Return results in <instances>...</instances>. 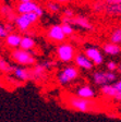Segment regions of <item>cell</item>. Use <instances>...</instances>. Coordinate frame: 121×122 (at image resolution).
<instances>
[{
  "label": "cell",
  "instance_id": "obj_34",
  "mask_svg": "<svg viewBox=\"0 0 121 122\" xmlns=\"http://www.w3.org/2000/svg\"><path fill=\"white\" fill-rule=\"evenodd\" d=\"M19 2H28V1H32V0H18Z\"/></svg>",
  "mask_w": 121,
  "mask_h": 122
},
{
  "label": "cell",
  "instance_id": "obj_22",
  "mask_svg": "<svg viewBox=\"0 0 121 122\" xmlns=\"http://www.w3.org/2000/svg\"><path fill=\"white\" fill-rule=\"evenodd\" d=\"M106 5L107 3L105 2V0H96V1H94L93 5H92V10L95 13H104Z\"/></svg>",
  "mask_w": 121,
  "mask_h": 122
},
{
  "label": "cell",
  "instance_id": "obj_14",
  "mask_svg": "<svg viewBox=\"0 0 121 122\" xmlns=\"http://www.w3.org/2000/svg\"><path fill=\"white\" fill-rule=\"evenodd\" d=\"M75 95L82 98L86 99H93L95 97V91L89 85H83V86L79 87L75 92Z\"/></svg>",
  "mask_w": 121,
  "mask_h": 122
},
{
  "label": "cell",
  "instance_id": "obj_23",
  "mask_svg": "<svg viewBox=\"0 0 121 122\" xmlns=\"http://www.w3.org/2000/svg\"><path fill=\"white\" fill-rule=\"evenodd\" d=\"M109 38H110V41H111V43L117 44V45L121 44V27L115 28V30L110 33V36H109Z\"/></svg>",
  "mask_w": 121,
  "mask_h": 122
},
{
  "label": "cell",
  "instance_id": "obj_8",
  "mask_svg": "<svg viewBox=\"0 0 121 122\" xmlns=\"http://www.w3.org/2000/svg\"><path fill=\"white\" fill-rule=\"evenodd\" d=\"M40 5H38L34 1H28V2H19L15 5V11L19 14H26V13L31 12H36L38 8Z\"/></svg>",
  "mask_w": 121,
  "mask_h": 122
},
{
  "label": "cell",
  "instance_id": "obj_15",
  "mask_svg": "<svg viewBox=\"0 0 121 122\" xmlns=\"http://www.w3.org/2000/svg\"><path fill=\"white\" fill-rule=\"evenodd\" d=\"M15 12L16 11L14 9H11L9 5H1V15L7 20V22H11V23L15 22V20L18 18V15H15Z\"/></svg>",
  "mask_w": 121,
  "mask_h": 122
},
{
  "label": "cell",
  "instance_id": "obj_27",
  "mask_svg": "<svg viewBox=\"0 0 121 122\" xmlns=\"http://www.w3.org/2000/svg\"><path fill=\"white\" fill-rule=\"evenodd\" d=\"M118 68H119V66L116 63V62H115V61H109L108 63H107V70H108V71L115 72Z\"/></svg>",
  "mask_w": 121,
  "mask_h": 122
},
{
  "label": "cell",
  "instance_id": "obj_9",
  "mask_svg": "<svg viewBox=\"0 0 121 122\" xmlns=\"http://www.w3.org/2000/svg\"><path fill=\"white\" fill-rule=\"evenodd\" d=\"M85 55L95 66H100L104 62V56L101 55L100 50L95 47H89L85 50Z\"/></svg>",
  "mask_w": 121,
  "mask_h": 122
},
{
  "label": "cell",
  "instance_id": "obj_21",
  "mask_svg": "<svg viewBox=\"0 0 121 122\" xmlns=\"http://www.w3.org/2000/svg\"><path fill=\"white\" fill-rule=\"evenodd\" d=\"M15 68H16V66H11L8 61H5V59L1 57V59H0V70H1V73H11V72L13 73Z\"/></svg>",
  "mask_w": 121,
  "mask_h": 122
},
{
  "label": "cell",
  "instance_id": "obj_3",
  "mask_svg": "<svg viewBox=\"0 0 121 122\" xmlns=\"http://www.w3.org/2000/svg\"><path fill=\"white\" fill-rule=\"evenodd\" d=\"M56 55L59 61L63 62V63H69L72 60L75 59V49L71 44L63 43L59 45L56 49Z\"/></svg>",
  "mask_w": 121,
  "mask_h": 122
},
{
  "label": "cell",
  "instance_id": "obj_31",
  "mask_svg": "<svg viewBox=\"0 0 121 122\" xmlns=\"http://www.w3.org/2000/svg\"><path fill=\"white\" fill-rule=\"evenodd\" d=\"M105 2L108 5H114V3H121V0H105Z\"/></svg>",
  "mask_w": 121,
  "mask_h": 122
},
{
  "label": "cell",
  "instance_id": "obj_33",
  "mask_svg": "<svg viewBox=\"0 0 121 122\" xmlns=\"http://www.w3.org/2000/svg\"><path fill=\"white\" fill-rule=\"evenodd\" d=\"M115 99H117V100H119V102H121V92H119L118 93V95L116 96V98Z\"/></svg>",
  "mask_w": 121,
  "mask_h": 122
},
{
  "label": "cell",
  "instance_id": "obj_12",
  "mask_svg": "<svg viewBox=\"0 0 121 122\" xmlns=\"http://www.w3.org/2000/svg\"><path fill=\"white\" fill-rule=\"evenodd\" d=\"M21 41H22V36L18 33H11L5 38V45L11 49L20 48Z\"/></svg>",
  "mask_w": 121,
  "mask_h": 122
},
{
  "label": "cell",
  "instance_id": "obj_26",
  "mask_svg": "<svg viewBox=\"0 0 121 122\" xmlns=\"http://www.w3.org/2000/svg\"><path fill=\"white\" fill-rule=\"evenodd\" d=\"M9 32H8V30L5 28V24H1L0 25V37L2 38V39H5V38H7V36L9 35Z\"/></svg>",
  "mask_w": 121,
  "mask_h": 122
},
{
  "label": "cell",
  "instance_id": "obj_20",
  "mask_svg": "<svg viewBox=\"0 0 121 122\" xmlns=\"http://www.w3.org/2000/svg\"><path fill=\"white\" fill-rule=\"evenodd\" d=\"M34 47H35V41H34L33 38L30 37V36H23L20 48L30 51V50H32Z\"/></svg>",
  "mask_w": 121,
  "mask_h": 122
},
{
  "label": "cell",
  "instance_id": "obj_6",
  "mask_svg": "<svg viewBox=\"0 0 121 122\" xmlns=\"http://www.w3.org/2000/svg\"><path fill=\"white\" fill-rule=\"evenodd\" d=\"M62 23H70L73 26L75 25L85 30H94V25L91 23V21L88 20L86 16H83V15H74L73 18H64V16H62Z\"/></svg>",
  "mask_w": 121,
  "mask_h": 122
},
{
  "label": "cell",
  "instance_id": "obj_29",
  "mask_svg": "<svg viewBox=\"0 0 121 122\" xmlns=\"http://www.w3.org/2000/svg\"><path fill=\"white\" fill-rule=\"evenodd\" d=\"M13 24H14V23H11V22H7L5 24V28H7L8 30V32H9V33H14V32H13V30H14V26H13Z\"/></svg>",
  "mask_w": 121,
  "mask_h": 122
},
{
  "label": "cell",
  "instance_id": "obj_13",
  "mask_svg": "<svg viewBox=\"0 0 121 122\" xmlns=\"http://www.w3.org/2000/svg\"><path fill=\"white\" fill-rule=\"evenodd\" d=\"M74 62H75V64L78 66L84 69V70H87V71L88 70H92V69L94 68V66H95V64L86 57V55H78V56L75 57V59H74Z\"/></svg>",
  "mask_w": 121,
  "mask_h": 122
},
{
  "label": "cell",
  "instance_id": "obj_17",
  "mask_svg": "<svg viewBox=\"0 0 121 122\" xmlns=\"http://www.w3.org/2000/svg\"><path fill=\"white\" fill-rule=\"evenodd\" d=\"M48 69L44 66V63H38L35 64L34 68L32 69V74H33V79L34 80H42L45 77L46 71Z\"/></svg>",
  "mask_w": 121,
  "mask_h": 122
},
{
  "label": "cell",
  "instance_id": "obj_4",
  "mask_svg": "<svg viewBox=\"0 0 121 122\" xmlns=\"http://www.w3.org/2000/svg\"><path fill=\"white\" fill-rule=\"evenodd\" d=\"M79 76V70L76 69V66H68L66 68L62 69V71L57 75V81L59 82V84L61 85H66L71 82L75 81Z\"/></svg>",
  "mask_w": 121,
  "mask_h": 122
},
{
  "label": "cell",
  "instance_id": "obj_30",
  "mask_svg": "<svg viewBox=\"0 0 121 122\" xmlns=\"http://www.w3.org/2000/svg\"><path fill=\"white\" fill-rule=\"evenodd\" d=\"M53 1H56V2L60 3V5H68V3L71 2H75L78 0H53Z\"/></svg>",
  "mask_w": 121,
  "mask_h": 122
},
{
  "label": "cell",
  "instance_id": "obj_7",
  "mask_svg": "<svg viewBox=\"0 0 121 122\" xmlns=\"http://www.w3.org/2000/svg\"><path fill=\"white\" fill-rule=\"evenodd\" d=\"M47 37L53 41L61 43L67 38V35L63 32L61 24H55L47 30Z\"/></svg>",
  "mask_w": 121,
  "mask_h": 122
},
{
  "label": "cell",
  "instance_id": "obj_35",
  "mask_svg": "<svg viewBox=\"0 0 121 122\" xmlns=\"http://www.w3.org/2000/svg\"><path fill=\"white\" fill-rule=\"evenodd\" d=\"M118 69H119V71L121 72V64H120V66H119V68H118Z\"/></svg>",
  "mask_w": 121,
  "mask_h": 122
},
{
  "label": "cell",
  "instance_id": "obj_2",
  "mask_svg": "<svg viewBox=\"0 0 121 122\" xmlns=\"http://www.w3.org/2000/svg\"><path fill=\"white\" fill-rule=\"evenodd\" d=\"M10 57L15 63L20 64L22 66H35L36 60L33 57V55L27 50H24L22 48H16L12 49L10 53Z\"/></svg>",
  "mask_w": 121,
  "mask_h": 122
},
{
  "label": "cell",
  "instance_id": "obj_19",
  "mask_svg": "<svg viewBox=\"0 0 121 122\" xmlns=\"http://www.w3.org/2000/svg\"><path fill=\"white\" fill-rule=\"evenodd\" d=\"M100 92H101V94H104L107 97H110V98H116V96L119 93V91L116 88V86H115V84H106V85H103V86L100 87Z\"/></svg>",
  "mask_w": 121,
  "mask_h": 122
},
{
  "label": "cell",
  "instance_id": "obj_16",
  "mask_svg": "<svg viewBox=\"0 0 121 122\" xmlns=\"http://www.w3.org/2000/svg\"><path fill=\"white\" fill-rule=\"evenodd\" d=\"M104 13L108 16H112V18L121 16V3H114V5L107 3Z\"/></svg>",
  "mask_w": 121,
  "mask_h": 122
},
{
  "label": "cell",
  "instance_id": "obj_24",
  "mask_svg": "<svg viewBox=\"0 0 121 122\" xmlns=\"http://www.w3.org/2000/svg\"><path fill=\"white\" fill-rule=\"evenodd\" d=\"M46 9L48 10V12H50V13H58L61 9L60 3L56 2V1H53V0L47 1V2H46Z\"/></svg>",
  "mask_w": 121,
  "mask_h": 122
},
{
  "label": "cell",
  "instance_id": "obj_5",
  "mask_svg": "<svg viewBox=\"0 0 121 122\" xmlns=\"http://www.w3.org/2000/svg\"><path fill=\"white\" fill-rule=\"evenodd\" d=\"M93 81L96 85L98 86H103L106 84H111L114 82H117V75L115 72L112 71H105V72H94L93 74Z\"/></svg>",
  "mask_w": 121,
  "mask_h": 122
},
{
  "label": "cell",
  "instance_id": "obj_18",
  "mask_svg": "<svg viewBox=\"0 0 121 122\" xmlns=\"http://www.w3.org/2000/svg\"><path fill=\"white\" fill-rule=\"evenodd\" d=\"M103 50L108 56H117L121 52V47L117 44H114L110 41V43H107L104 45Z\"/></svg>",
  "mask_w": 121,
  "mask_h": 122
},
{
  "label": "cell",
  "instance_id": "obj_11",
  "mask_svg": "<svg viewBox=\"0 0 121 122\" xmlns=\"http://www.w3.org/2000/svg\"><path fill=\"white\" fill-rule=\"evenodd\" d=\"M14 25L21 30V32H28V30L31 28V26L33 25V23L30 19L27 18V15L26 14H19L16 20L14 22Z\"/></svg>",
  "mask_w": 121,
  "mask_h": 122
},
{
  "label": "cell",
  "instance_id": "obj_28",
  "mask_svg": "<svg viewBox=\"0 0 121 122\" xmlns=\"http://www.w3.org/2000/svg\"><path fill=\"white\" fill-rule=\"evenodd\" d=\"M74 12L73 10H71V9H64V11H63V16L64 18H73L74 16Z\"/></svg>",
  "mask_w": 121,
  "mask_h": 122
},
{
  "label": "cell",
  "instance_id": "obj_32",
  "mask_svg": "<svg viewBox=\"0 0 121 122\" xmlns=\"http://www.w3.org/2000/svg\"><path fill=\"white\" fill-rule=\"evenodd\" d=\"M115 86H116V88L118 89L119 92H121V80H119V81H117L116 83H115Z\"/></svg>",
  "mask_w": 121,
  "mask_h": 122
},
{
  "label": "cell",
  "instance_id": "obj_1",
  "mask_svg": "<svg viewBox=\"0 0 121 122\" xmlns=\"http://www.w3.org/2000/svg\"><path fill=\"white\" fill-rule=\"evenodd\" d=\"M64 100L69 108H72L81 112H97L100 110V105L94 102L93 99H86L76 95L69 94L64 96Z\"/></svg>",
  "mask_w": 121,
  "mask_h": 122
},
{
  "label": "cell",
  "instance_id": "obj_25",
  "mask_svg": "<svg viewBox=\"0 0 121 122\" xmlns=\"http://www.w3.org/2000/svg\"><path fill=\"white\" fill-rule=\"evenodd\" d=\"M61 26H62V30L67 36L73 35L74 30H73V25L72 24H70V23H61Z\"/></svg>",
  "mask_w": 121,
  "mask_h": 122
},
{
  "label": "cell",
  "instance_id": "obj_10",
  "mask_svg": "<svg viewBox=\"0 0 121 122\" xmlns=\"http://www.w3.org/2000/svg\"><path fill=\"white\" fill-rule=\"evenodd\" d=\"M13 75L16 77L18 81L26 82L28 80H33V74H32V70L26 69L24 66H16L13 71Z\"/></svg>",
  "mask_w": 121,
  "mask_h": 122
}]
</instances>
